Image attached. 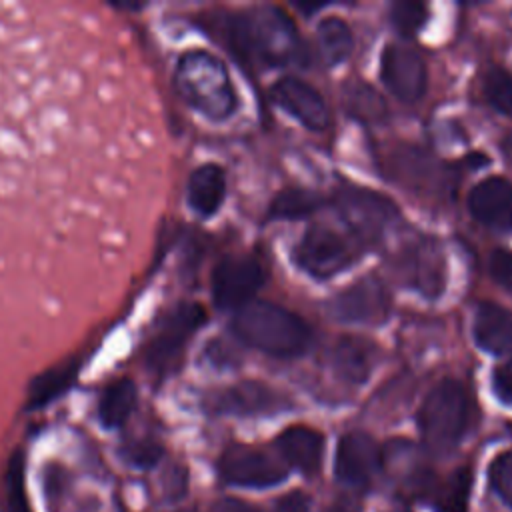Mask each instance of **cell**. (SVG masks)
Segmentation results:
<instances>
[{
  "label": "cell",
  "mask_w": 512,
  "mask_h": 512,
  "mask_svg": "<svg viewBox=\"0 0 512 512\" xmlns=\"http://www.w3.org/2000/svg\"><path fill=\"white\" fill-rule=\"evenodd\" d=\"M220 512H258L254 506L242 502V500H234V498H226L220 502Z\"/></svg>",
  "instance_id": "35"
},
{
  "label": "cell",
  "mask_w": 512,
  "mask_h": 512,
  "mask_svg": "<svg viewBox=\"0 0 512 512\" xmlns=\"http://www.w3.org/2000/svg\"><path fill=\"white\" fill-rule=\"evenodd\" d=\"M124 456L130 464H134L138 468H150L160 460L162 448L150 440H140V442L126 446Z\"/></svg>",
  "instance_id": "31"
},
{
  "label": "cell",
  "mask_w": 512,
  "mask_h": 512,
  "mask_svg": "<svg viewBox=\"0 0 512 512\" xmlns=\"http://www.w3.org/2000/svg\"><path fill=\"white\" fill-rule=\"evenodd\" d=\"M352 250L334 230L326 226H312L304 232L294 248V262L306 274L326 280L352 264Z\"/></svg>",
  "instance_id": "8"
},
{
  "label": "cell",
  "mask_w": 512,
  "mask_h": 512,
  "mask_svg": "<svg viewBox=\"0 0 512 512\" xmlns=\"http://www.w3.org/2000/svg\"><path fill=\"white\" fill-rule=\"evenodd\" d=\"M320 206V198L302 188H288L282 190L274 196L268 208V218H278V220H294V218H304L312 214Z\"/></svg>",
  "instance_id": "26"
},
{
  "label": "cell",
  "mask_w": 512,
  "mask_h": 512,
  "mask_svg": "<svg viewBox=\"0 0 512 512\" xmlns=\"http://www.w3.org/2000/svg\"><path fill=\"white\" fill-rule=\"evenodd\" d=\"M206 310L196 302L178 304L170 310L144 348V366L156 376L164 378L176 370L190 338L204 326Z\"/></svg>",
  "instance_id": "5"
},
{
  "label": "cell",
  "mask_w": 512,
  "mask_h": 512,
  "mask_svg": "<svg viewBox=\"0 0 512 512\" xmlns=\"http://www.w3.org/2000/svg\"><path fill=\"white\" fill-rule=\"evenodd\" d=\"M6 486V512H32L28 504V496L24 490V456L22 452H14L4 478Z\"/></svg>",
  "instance_id": "27"
},
{
  "label": "cell",
  "mask_w": 512,
  "mask_h": 512,
  "mask_svg": "<svg viewBox=\"0 0 512 512\" xmlns=\"http://www.w3.org/2000/svg\"><path fill=\"white\" fill-rule=\"evenodd\" d=\"M470 422V396L452 380H440L424 398L418 412V428L426 448L434 454H448L464 436Z\"/></svg>",
  "instance_id": "4"
},
{
  "label": "cell",
  "mask_w": 512,
  "mask_h": 512,
  "mask_svg": "<svg viewBox=\"0 0 512 512\" xmlns=\"http://www.w3.org/2000/svg\"><path fill=\"white\" fill-rule=\"evenodd\" d=\"M492 490L512 508V450L498 454L488 470Z\"/></svg>",
  "instance_id": "30"
},
{
  "label": "cell",
  "mask_w": 512,
  "mask_h": 512,
  "mask_svg": "<svg viewBox=\"0 0 512 512\" xmlns=\"http://www.w3.org/2000/svg\"><path fill=\"white\" fill-rule=\"evenodd\" d=\"M328 310L338 322L376 326L390 314V296L380 280L368 276L336 294Z\"/></svg>",
  "instance_id": "9"
},
{
  "label": "cell",
  "mask_w": 512,
  "mask_h": 512,
  "mask_svg": "<svg viewBox=\"0 0 512 512\" xmlns=\"http://www.w3.org/2000/svg\"><path fill=\"white\" fill-rule=\"evenodd\" d=\"M214 408L216 412L236 416L270 414L282 408V400L272 388L260 382H242L216 394Z\"/></svg>",
  "instance_id": "16"
},
{
  "label": "cell",
  "mask_w": 512,
  "mask_h": 512,
  "mask_svg": "<svg viewBox=\"0 0 512 512\" xmlns=\"http://www.w3.org/2000/svg\"><path fill=\"white\" fill-rule=\"evenodd\" d=\"M354 38L348 24L336 16L324 18L318 24V48L328 66H336L352 52Z\"/></svg>",
  "instance_id": "24"
},
{
  "label": "cell",
  "mask_w": 512,
  "mask_h": 512,
  "mask_svg": "<svg viewBox=\"0 0 512 512\" xmlns=\"http://www.w3.org/2000/svg\"><path fill=\"white\" fill-rule=\"evenodd\" d=\"M472 336L490 354L512 352V312L494 302H482L472 320Z\"/></svg>",
  "instance_id": "17"
},
{
  "label": "cell",
  "mask_w": 512,
  "mask_h": 512,
  "mask_svg": "<svg viewBox=\"0 0 512 512\" xmlns=\"http://www.w3.org/2000/svg\"><path fill=\"white\" fill-rule=\"evenodd\" d=\"M468 210L486 226L512 230V184L502 176L480 180L468 194Z\"/></svg>",
  "instance_id": "14"
},
{
  "label": "cell",
  "mask_w": 512,
  "mask_h": 512,
  "mask_svg": "<svg viewBox=\"0 0 512 512\" xmlns=\"http://www.w3.org/2000/svg\"><path fill=\"white\" fill-rule=\"evenodd\" d=\"M426 6L422 2H414V0H400L394 2L390 8V20L396 26V30H400L406 36L416 34V30H420V26L426 22Z\"/></svg>",
  "instance_id": "29"
},
{
  "label": "cell",
  "mask_w": 512,
  "mask_h": 512,
  "mask_svg": "<svg viewBox=\"0 0 512 512\" xmlns=\"http://www.w3.org/2000/svg\"><path fill=\"white\" fill-rule=\"evenodd\" d=\"M492 390L504 404H512V358L492 372Z\"/></svg>",
  "instance_id": "33"
},
{
  "label": "cell",
  "mask_w": 512,
  "mask_h": 512,
  "mask_svg": "<svg viewBox=\"0 0 512 512\" xmlns=\"http://www.w3.org/2000/svg\"><path fill=\"white\" fill-rule=\"evenodd\" d=\"M228 50L246 62L268 66H304L306 50L294 22L274 6L224 16L218 24H206Z\"/></svg>",
  "instance_id": "1"
},
{
  "label": "cell",
  "mask_w": 512,
  "mask_h": 512,
  "mask_svg": "<svg viewBox=\"0 0 512 512\" xmlns=\"http://www.w3.org/2000/svg\"><path fill=\"white\" fill-rule=\"evenodd\" d=\"M384 86L402 102H416L426 92V64L406 44H388L380 60Z\"/></svg>",
  "instance_id": "11"
},
{
  "label": "cell",
  "mask_w": 512,
  "mask_h": 512,
  "mask_svg": "<svg viewBox=\"0 0 512 512\" xmlns=\"http://www.w3.org/2000/svg\"><path fill=\"white\" fill-rule=\"evenodd\" d=\"M272 98L310 130H324L330 124V112L324 98L316 88L300 78H280L272 86Z\"/></svg>",
  "instance_id": "13"
},
{
  "label": "cell",
  "mask_w": 512,
  "mask_h": 512,
  "mask_svg": "<svg viewBox=\"0 0 512 512\" xmlns=\"http://www.w3.org/2000/svg\"><path fill=\"white\" fill-rule=\"evenodd\" d=\"M276 446L286 462L304 474H314L322 460L324 438L308 426H290L278 438Z\"/></svg>",
  "instance_id": "20"
},
{
  "label": "cell",
  "mask_w": 512,
  "mask_h": 512,
  "mask_svg": "<svg viewBox=\"0 0 512 512\" xmlns=\"http://www.w3.org/2000/svg\"><path fill=\"white\" fill-rule=\"evenodd\" d=\"M382 452L378 444L364 432H348L338 440L334 470L340 482L362 488L378 474Z\"/></svg>",
  "instance_id": "12"
},
{
  "label": "cell",
  "mask_w": 512,
  "mask_h": 512,
  "mask_svg": "<svg viewBox=\"0 0 512 512\" xmlns=\"http://www.w3.org/2000/svg\"><path fill=\"white\" fill-rule=\"evenodd\" d=\"M502 150H504L506 158L512 162V132L506 136V140H504V144H502Z\"/></svg>",
  "instance_id": "37"
},
{
  "label": "cell",
  "mask_w": 512,
  "mask_h": 512,
  "mask_svg": "<svg viewBox=\"0 0 512 512\" xmlns=\"http://www.w3.org/2000/svg\"><path fill=\"white\" fill-rule=\"evenodd\" d=\"M264 284V270L252 256H226L212 272V300L220 310H240Z\"/></svg>",
  "instance_id": "7"
},
{
  "label": "cell",
  "mask_w": 512,
  "mask_h": 512,
  "mask_svg": "<svg viewBox=\"0 0 512 512\" xmlns=\"http://www.w3.org/2000/svg\"><path fill=\"white\" fill-rule=\"evenodd\" d=\"M218 472L224 482L244 488H270L288 476L278 460L246 446L228 448L220 456Z\"/></svg>",
  "instance_id": "10"
},
{
  "label": "cell",
  "mask_w": 512,
  "mask_h": 512,
  "mask_svg": "<svg viewBox=\"0 0 512 512\" xmlns=\"http://www.w3.org/2000/svg\"><path fill=\"white\" fill-rule=\"evenodd\" d=\"M174 86L180 98L210 120H226L236 112L238 96L222 60L194 48L186 50L174 68Z\"/></svg>",
  "instance_id": "3"
},
{
  "label": "cell",
  "mask_w": 512,
  "mask_h": 512,
  "mask_svg": "<svg viewBox=\"0 0 512 512\" xmlns=\"http://www.w3.org/2000/svg\"><path fill=\"white\" fill-rule=\"evenodd\" d=\"M232 330L244 344L276 358L300 356L312 342V332L300 316L262 300L236 310Z\"/></svg>",
  "instance_id": "2"
},
{
  "label": "cell",
  "mask_w": 512,
  "mask_h": 512,
  "mask_svg": "<svg viewBox=\"0 0 512 512\" xmlns=\"http://www.w3.org/2000/svg\"><path fill=\"white\" fill-rule=\"evenodd\" d=\"M324 512H358V506L352 502V500H336L334 504H330Z\"/></svg>",
  "instance_id": "36"
},
{
  "label": "cell",
  "mask_w": 512,
  "mask_h": 512,
  "mask_svg": "<svg viewBox=\"0 0 512 512\" xmlns=\"http://www.w3.org/2000/svg\"><path fill=\"white\" fill-rule=\"evenodd\" d=\"M276 512H308V498L300 492H292L278 500Z\"/></svg>",
  "instance_id": "34"
},
{
  "label": "cell",
  "mask_w": 512,
  "mask_h": 512,
  "mask_svg": "<svg viewBox=\"0 0 512 512\" xmlns=\"http://www.w3.org/2000/svg\"><path fill=\"white\" fill-rule=\"evenodd\" d=\"M80 366H82V362L78 358H70V360L56 364L54 368H48L40 376H36L28 388L26 408L38 410V408L52 404L60 396H64L76 382Z\"/></svg>",
  "instance_id": "21"
},
{
  "label": "cell",
  "mask_w": 512,
  "mask_h": 512,
  "mask_svg": "<svg viewBox=\"0 0 512 512\" xmlns=\"http://www.w3.org/2000/svg\"><path fill=\"white\" fill-rule=\"evenodd\" d=\"M486 102L500 114L512 116V76L504 68H492L482 82Z\"/></svg>",
  "instance_id": "28"
},
{
  "label": "cell",
  "mask_w": 512,
  "mask_h": 512,
  "mask_svg": "<svg viewBox=\"0 0 512 512\" xmlns=\"http://www.w3.org/2000/svg\"><path fill=\"white\" fill-rule=\"evenodd\" d=\"M342 102L354 118L364 122H380L386 116L384 98L370 84L362 80H354L346 84Z\"/></svg>",
  "instance_id": "25"
},
{
  "label": "cell",
  "mask_w": 512,
  "mask_h": 512,
  "mask_svg": "<svg viewBox=\"0 0 512 512\" xmlns=\"http://www.w3.org/2000/svg\"><path fill=\"white\" fill-rule=\"evenodd\" d=\"M184 512H190V510H184Z\"/></svg>",
  "instance_id": "38"
},
{
  "label": "cell",
  "mask_w": 512,
  "mask_h": 512,
  "mask_svg": "<svg viewBox=\"0 0 512 512\" xmlns=\"http://www.w3.org/2000/svg\"><path fill=\"white\" fill-rule=\"evenodd\" d=\"M376 366V346L362 336H342L332 350V368L338 378L362 384Z\"/></svg>",
  "instance_id": "18"
},
{
  "label": "cell",
  "mask_w": 512,
  "mask_h": 512,
  "mask_svg": "<svg viewBox=\"0 0 512 512\" xmlns=\"http://www.w3.org/2000/svg\"><path fill=\"white\" fill-rule=\"evenodd\" d=\"M488 270L494 282L512 294V252L504 248L494 250L488 260Z\"/></svg>",
  "instance_id": "32"
},
{
  "label": "cell",
  "mask_w": 512,
  "mask_h": 512,
  "mask_svg": "<svg viewBox=\"0 0 512 512\" xmlns=\"http://www.w3.org/2000/svg\"><path fill=\"white\" fill-rule=\"evenodd\" d=\"M400 274L416 290L436 296L444 286V262L442 252L432 242H420L416 248L400 254Z\"/></svg>",
  "instance_id": "15"
},
{
  "label": "cell",
  "mask_w": 512,
  "mask_h": 512,
  "mask_svg": "<svg viewBox=\"0 0 512 512\" xmlns=\"http://www.w3.org/2000/svg\"><path fill=\"white\" fill-rule=\"evenodd\" d=\"M136 400H138V390L134 380L130 378L112 380L98 398V406H96L98 422L108 430H116L124 426L136 408Z\"/></svg>",
  "instance_id": "22"
},
{
  "label": "cell",
  "mask_w": 512,
  "mask_h": 512,
  "mask_svg": "<svg viewBox=\"0 0 512 512\" xmlns=\"http://www.w3.org/2000/svg\"><path fill=\"white\" fill-rule=\"evenodd\" d=\"M472 488V472L464 466L454 470L440 482H424L422 490L428 496L434 512H468Z\"/></svg>",
  "instance_id": "23"
},
{
  "label": "cell",
  "mask_w": 512,
  "mask_h": 512,
  "mask_svg": "<svg viewBox=\"0 0 512 512\" xmlns=\"http://www.w3.org/2000/svg\"><path fill=\"white\" fill-rule=\"evenodd\" d=\"M226 196V174L218 164L198 166L186 184V202L202 218L216 214Z\"/></svg>",
  "instance_id": "19"
},
{
  "label": "cell",
  "mask_w": 512,
  "mask_h": 512,
  "mask_svg": "<svg viewBox=\"0 0 512 512\" xmlns=\"http://www.w3.org/2000/svg\"><path fill=\"white\" fill-rule=\"evenodd\" d=\"M336 210L362 242H376L398 216L390 198L370 188L344 184L334 196Z\"/></svg>",
  "instance_id": "6"
}]
</instances>
